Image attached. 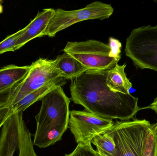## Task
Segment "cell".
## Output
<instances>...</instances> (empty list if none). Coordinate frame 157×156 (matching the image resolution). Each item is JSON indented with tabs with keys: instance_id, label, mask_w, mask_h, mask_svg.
Returning a JSON list of instances; mask_svg holds the SVG:
<instances>
[{
	"instance_id": "cell-9",
	"label": "cell",
	"mask_w": 157,
	"mask_h": 156,
	"mask_svg": "<svg viewBox=\"0 0 157 156\" xmlns=\"http://www.w3.org/2000/svg\"><path fill=\"white\" fill-rule=\"evenodd\" d=\"M55 13L53 8H45L38 12L36 16L25 28L17 39L15 50L36 38L46 35V30Z\"/></svg>"
},
{
	"instance_id": "cell-20",
	"label": "cell",
	"mask_w": 157,
	"mask_h": 156,
	"mask_svg": "<svg viewBox=\"0 0 157 156\" xmlns=\"http://www.w3.org/2000/svg\"><path fill=\"white\" fill-rule=\"evenodd\" d=\"M109 41V45L111 49L109 56L119 61L121 57V43L118 39L113 37H110Z\"/></svg>"
},
{
	"instance_id": "cell-17",
	"label": "cell",
	"mask_w": 157,
	"mask_h": 156,
	"mask_svg": "<svg viewBox=\"0 0 157 156\" xmlns=\"http://www.w3.org/2000/svg\"><path fill=\"white\" fill-rule=\"evenodd\" d=\"M143 156H157V122L151 124L146 133Z\"/></svg>"
},
{
	"instance_id": "cell-14",
	"label": "cell",
	"mask_w": 157,
	"mask_h": 156,
	"mask_svg": "<svg viewBox=\"0 0 157 156\" xmlns=\"http://www.w3.org/2000/svg\"><path fill=\"white\" fill-rule=\"evenodd\" d=\"M30 68V66L10 65L0 69V91L13 87L22 81Z\"/></svg>"
},
{
	"instance_id": "cell-1",
	"label": "cell",
	"mask_w": 157,
	"mask_h": 156,
	"mask_svg": "<svg viewBox=\"0 0 157 156\" xmlns=\"http://www.w3.org/2000/svg\"><path fill=\"white\" fill-rule=\"evenodd\" d=\"M108 70H87L71 80V99L95 115L129 121L143 108L138 106V98L130 93L114 92L108 88Z\"/></svg>"
},
{
	"instance_id": "cell-2",
	"label": "cell",
	"mask_w": 157,
	"mask_h": 156,
	"mask_svg": "<svg viewBox=\"0 0 157 156\" xmlns=\"http://www.w3.org/2000/svg\"><path fill=\"white\" fill-rule=\"evenodd\" d=\"M41 102L40 110L35 117L36 128L33 143L45 148L61 141L67 131L71 100L60 87L47 93Z\"/></svg>"
},
{
	"instance_id": "cell-19",
	"label": "cell",
	"mask_w": 157,
	"mask_h": 156,
	"mask_svg": "<svg viewBox=\"0 0 157 156\" xmlns=\"http://www.w3.org/2000/svg\"><path fill=\"white\" fill-rule=\"evenodd\" d=\"M64 156H102L94 150L91 145L78 143L73 152Z\"/></svg>"
},
{
	"instance_id": "cell-11",
	"label": "cell",
	"mask_w": 157,
	"mask_h": 156,
	"mask_svg": "<svg viewBox=\"0 0 157 156\" xmlns=\"http://www.w3.org/2000/svg\"><path fill=\"white\" fill-rule=\"evenodd\" d=\"M66 83L65 79L63 78H59L44 85L38 89L28 94L16 104L11 107L13 114L23 113L32 104L38 101L41 100L42 98L47 93L56 88L62 87Z\"/></svg>"
},
{
	"instance_id": "cell-12",
	"label": "cell",
	"mask_w": 157,
	"mask_h": 156,
	"mask_svg": "<svg viewBox=\"0 0 157 156\" xmlns=\"http://www.w3.org/2000/svg\"><path fill=\"white\" fill-rule=\"evenodd\" d=\"M53 63L61 78L65 79H73L88 70L78 60L65 52L58 56Z\"/></svg>"
},
{
	"instance_id": "cell-21",
	"label": "cell",
	"mask_w": 157,
	"mask_h": 156,
	"mask_svg": "<svg viewBox=\"0 0 157 156\" xmlns=\"http://www.w3.org/2000/svg\"><path fill=\"white\" fill-rule=\"evenodd\" d=\"M17 85L0 91V107L6 106V105H8L11 95L13 93L15 87Z\"/></svg>"
},
{
	"instance_id": "cell-18",
	"label": "cell",
	"mask_w": 157,
	"mask_h": 156,
	"mask_svg": "<svg viewBox=\"0 0 157 156\" xmlns=\"http://www.w3.org/2000/svg\"><path fill=\"white\" fill-rule=\"evenodd\" d=\"M23 29L18 32L7 36L5 39L0 42V54L8 51H14L15 50L17 39L22 33Z\"/></svg>"
},
{
	"instance_id": "cell-5",
	"label": "cell",
	"mask_w": 157,
	"mask_h": 156,
	"mask_svg": "<svg viewBox=\"0 0 157 156\" xmlns=\"http://www.w3.org/2000/svg\"><path fill=\"white\" fill-rule=\"evenodd\" d=\"M63 50L78 60L88 70L110 69L119 61L109 56L111 49L109 45L98 40L68 42Z\"/></svg>"
},
{
	"instance_id": "cell-24",
	"label": "cell",
	"mask_w": 157,
	"mask_h": 156,
	"mask_svg": "<svg viewBox=\"0 0 157 156\" xmlns=\"http://www.w3.org/2000/svg\"><path fill=\"white\" fill-rule=\"evenodd\" d=\"M3 12V7L2 5L0 3V14L2 13Z\"/></svg>"
},
{
	"instance_id": "cell-15",
	"label": "cell",
	"mask_w": 157,
	"mask_h": 156,
	"mask_svg": "<svg viewBox=\"0 0 157 156\" xmlns=\"http://www.w3.org/2000/svg\"><path fill=\"white\" fill-rule=\"evenodd\" d=\"M18 122V156H37L34 148L31 133L26 125L23 113H17Z\"/></svg>"
},
{
	"instance_id": "cell-22",
	"label": "cell",
	"mask_w": 157,
	"mask_h": 156,
	"mask_svg": "<svg viewBox=\"0 0 157 156\" xmlns=\"http://www.w3.org/2000/svg\"><path fill=\"white\" fill-rule=\"evenodd\" d=\"M13 114L12 108L9 105L0 107V128L7 119Z\"/></svg>"
},
{
	"instance_id": "cell-6",
	"label": "cell",
	"mask_w": 157,
	"mask_h": 156,
	"mask_svg": "<svg viewBox=\"0 0 157 156\" xmlns=\"http://www.w3.org/2000/svg\"><path fill=\"white\" fill-rule=\"evenodd\" d=\"M113 12L111 5L99 1L93 2L78 10L66 11L58 8L55 10L54 15L48 25L46 35L54 37L58 32L85 20L107 19Z\"/></svg>"
},
{
	"instance_id": "cell-7",
	"label": "cell",
	"mask_w": 157,
	"mask_h": 156,
	"mask_svg": "<svg viewBox=\"0 0 157 156\" xmlns=\"http://www.w3.org/2000/svg\"><path fill=\"white\" fill-rule=\"evenodd\" d=\"M25 78L15 87L8 105L16 104L28 94L59 78V72L54 67L53 60L40 58L30 65Z\"/></svg>"
},
{
	"instance_id": "cell-10",
	"label": "cell",
	"mask_w": 157,
	"mask_h": 156,
	"mask_svg": "<svg viewBox=\"0 0 157 156\" xmlns=\"http://www.w3.org/2000/svg\"><path fill=\"white\" fill-rule=\"evenodd\" d=\"M17 113L13 114L2 126L0 134V156H13L18 149Z\"/></svg>"
},
{
	"instance_id": "cell-8",
	"label": "cell",
	"mask_w": 157,
	"mask_h": 156,
	"mask_svg": "<svg viewBox=\"0 0 157 156\" xmlns=\"http://www.w3.org/2000/svg\"><path fill=\"white\" fill-rule=\"evenodd\" d=\"M113 120L95 115L86 111H70L68 128L77 143L91 145L94 137L110 128Z\"/></svg>"
},
{
	"instance_id": "cell-3",
	"label": "cell",
	"mask_w": 157,
	"mask_h": 156,
	"mask_svg": "<svg viewBox=\"0 0 157 156\" xmlns=\"http://www.w3.org/2000/svg\"><path fill=\"white\" fill-rule=\"evenodd\" d=\"M124 51L137 68L157 72V25L133 29L126 39Z\"/></svg>"
},
{
	"instance_id": "cell-4",
	"label": "cell",
	"mask_w": 157,
	"mask_h": 156,
	"mask_svg": "<svg viewBox=\"0 0 157 156\" xmlns=\"http://www.w3.org/2000/svg\"><path fill=\"white\" fill-rule=\"evenodd\" d=\"M150 125L145 119L114 122L108 130L113 137L116 156H143L144 140Z\"/></svg>"
},
{
	"instance_id": "cell-13",
	"label": "cell",
	"mask_w": 157,
	"mask_h": 156,
	"mask_svg": "<svg viewBox=\"0 0 157 156\" xmlns=\"http://www.w3.org/2000/svg\"><path fill=\"white\" fill-rule=\"evenodd\" d=\"M126 64H116L109 69L106 78V84L108 88L114 92L129 94L132 84L127 78L124 69Z\"/></svg>"
},
{
	"instance_id": "cell-23",
	"label": "cell",
	"mask_w": 157,
	"mask_h": 156,
	"mask_svg": "<svg viewBox=\"0 0 157 156\" xmlns=\"http://www.w3.org/2000/svg\"><path fill=\"white\" fill-rule=\"evenodd\" d=\"M151 109V110L155 111V112L157 114V96L156 98H155L153 102L149 106L145 107V108H143V109Z\"/></svg>"
},
{
	"instance_id": "cell-16",
	"label": "cell",
	"mask_w": 157,
	"mask_h": 156,
	"mask_svg": "<svg viewBox=\"0 0 157 156\" xmlns=\"http://www.w3.org/2000/svg\"><path fill=\"white\" fill-rule=\"evenodd\" d=\"M91 144L96 147L97 152L102 156H116L114 140L109 130L95 136Z\"/></svg>"
}]
</instances>
